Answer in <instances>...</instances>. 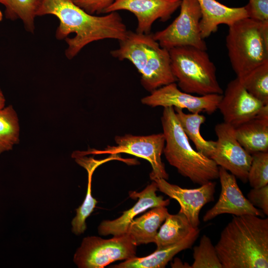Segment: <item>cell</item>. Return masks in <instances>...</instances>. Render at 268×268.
Here are the masks:
<instances>
[{"mask_svg": "<svg viewBox=\"0 0 268 268\" xmlns=\"http://www.w3.org/2000/svg\"><path fill=\"white\" fill-rule=\"evenodd\" d=\"M244 7L248 18L268 22V0H249Z\"/></svg>", "mask_w": 268, "mask_h": 268, "instance_id": "obj_29", "label": "cell"}, {"mask_svg": "<svg viewBox=\"0 0 268 268\" xmlns=\"http://www.w3.org/2000/svg\"><path fill=\"white\" fill-rule=\"evenodd\" d=\"M163 222L154 242L157 249L177 243L198 228L194 227L186 215L180 212L176 214L169 213Z\"/></svg>", "mask_w": 268, "mask_h": 268, "instance_id": "obj_21", "label": "cell"}, {"mask_svg": "<svg viewBox=\"0 0 268 268\" xmlns=\"http://www.w3.org/2000/svg\"><path fill=\"white\" fill-rule=\"evenodd\" d=\"M180 7L179 15L165 29L152 34L153 39L168 50L191 46L206 51V44L201 34V13L198 0H182Z\"/></svg>", "mask_w": 268, "mask_h": 268, "instance_id": "obj_8", "label": "cell"}, {"mask_svg": "<svg viewBox=\"0 0 268 268\" xmlns=\"http://www.w3.org/2000/svg\"><path fill=\"white\" fill-rule=\"evenodd\" d=\"M158 188L154 181L140 192L130 191L129 196L133 199H138L135 204L123 212L119 217L112 220L103 221L98 227L100 235L119 236L127 233L130 223L138 214L149 209L158 206H166L170 200H164L162 196H157Z\"/></svg>", "mask_w": 268, "mask_h": 268, "instance_id": "obj_16", "label": "cell"}, {"mask_svg": "<svg viewBox=\"0 0 268 268\" xmlns=\"http://www.w3.org/2000/svg\"><path fill=\"white\" fill-rule=\"evenodd\" d=\"M238 79L248 92L268 105V61Z\"/></svg>", "mask_w": 268, "mask_h": 268, "instance_id": "obj_24", "label": "cell"}, {"mask_svg": "<svg viewBox=\"0 0 268 268\" xmlns=\"http://www.w3.org/2000/svg\"><path fill=\"white\" fill-rule=\"evenodd\" d=\"M247 199L254 206L268 215V185L251 189L247 195Z\"/></svg>", "mask_w": 268, "mask_h": 268, "instance_id": "obj_30", "label": "cell"}, {"mask_svg": "<svg viewBox=\"0 0 268 268\" xmlns=\"http://www.w3.org/2000/svg\"><path fill=\"white\" fill-rule=\"evenodd\" d=\"M152 181L156 182L160 192L178 202L180 205L179 212L186 215L194 227H198L201 208L214 201L215 183L210 181L198 188L185 189L170 184L162 178L154 179Z\"/></svg>", "mask_w": 268, "mask_h": 268, "instance_id": "obj_14", "label": "cell"}, {"mask_svg": "<svg viewBox=\"0 0 268 268\" xmlns=\"http://www.w3.org/2000/svg\"><path fill=\"white\" fill-rule=\"evenodd\" d=\"M110 160L107 158L104 160L93 162L91 167H86L88 172V183L85 199L82 204L76 209V215L71 221L72 231L75 235L83 233L86 229V219L93 211L97 201L91 194V176L95 168L101 164Z\"/></svg>", "mask_w": 268, "mask_h": 268, "instance_id": "obj_26", "label": "cell"}, {"mask_svg": "<svg viewBox=\"0 0 268 268\" xmlns=\"http://www.w3.org/2000/svg\"><path fill=\"white\" fill-rule=\"evenodd\" d=\"M265 105L236 77L228 83L218 109L224 122L235 128L256 117Z\"/></svg>", "mask_w": 268, "mask_h": 268, "instance_id": "obj_12", "label": "cell"}, {"mask_svg": "<svg viewBox=\"0 0 268 268\" xmlns=\"http://www.w3.org/2000/svg\"><path fill=\"white\" fill-rule=\"evenodd\" d=\"M221 184L219 198L213 206L206 212L203 221H207L222 214L235 216L246 214L262 216V212L254 206L243 194L235 176L219 166Z\"/></svg>", "mask_w": 268, "mask_h": 268, "instance_id": "obj_15", "label": "cell"}, {"mask_svg": "<svg viewBox=\"0 0 268 268\" xmlns=\"http://www.w3.org/2000/svg\"><path fill=\"white\" fill-rule=\"evenodd\" d=\"M136 246L128 233L109 239L87 237L75 253L73 261L80 268H103L116 261L135 257Z\"/></svg>", "mask_w": 268, "mask_h": 268, "instance_id": "obj_7", "label": "cell"}, {"mask_svg": "<svg viewBox=\"0 0 268 268\" xmlns=\"http://www.w3.org/2000/svg\"><path fill=\"white\" fill-rule=\"evenodd\" d=\"M52 14L60 24L56 38L65 39L66 57L71 60L88 44L105 39L124 40L128 31L117 11L101 16L90 14L71 0H43L37 16Z\"/></svg>", "mask_w": 268, "mask_h": 268, "instance_id": "obj_1", "label": "cell"}, {"mask_svg": "<svg viewBox=\"0 0 268 268\" xmlns=\"http://www.w3.org/2000/svg\"><path fill=\"white\" fill-rule=\"evenodd\" d=\"M215 247L222 268H268V218L233 215Z\"/></svg>", "mask_w": 268, "mask_h": 268, "instance_id": "obj_2", "label": "cell"}, {"mask_svg": "<svg viewBox=\"0 0 268 268\" xmlns=\"http://www.w3.org/2000/svg\"><path fill=\"white\" fill-rule=\"evenodd\" d=\"M161 120L166 142L163 153L168 163L195 184L218 179L219 166L192 147L173 107L164 108Z\"/></svg>", "mask_w": 268, "mask_h": 268, "instance_id": "obj_4", "label": "cell"}, {"mask_svg": "<svg viewBox=\"0 0 268 268\" xmlns=\"http://www.w3.org/2000/svg\"><path fill=\"white\" fill-rule=\"evenodd\" d=\"M150 93L141 99L142 104L152 107L187 109L192 113L205 112L208 115L218 109L222 97V94H218L195 96L179 89L175 82L163 86Z\"/></svg>", "mask_w": 268, "mask_h": 268, "instance_id": "obj_11", "label": "cell"}, {"mask_svg": "<svg viewBox=\"0 0 268 268\" xmlns=\"http://www.w3.org/2000/svg\"><path fill=\"white\" fill-rule=\"evenodd\" d=\"M118 49L110 52L120 61L128 60L141 74L140 82L150 92L177 80L172 73L169 51L155 41L152 34H140L128 31L120 41Z\"/></svg>", "mask_w": 268, "mask_h": 268, "instance_id": "obj_3", "label": "cell"}, {"mask_svg": "<svg viewBox=\"0 0 268 268\" xmlns=\"http://www.w3.org/2000/svg\"><path fill=\"white\" fill-rule=\"evenodd\" d=\"M17 116L11 106L0 110V153L12 149L18 141Z\"/></svg>", "mask_w": 268, "mask_h": 268, "instance_id": "obj_25", "label": "cell"}, {"mask_svg": "<svg viewBox=\"0 0 268 268\" xmlns=\"http://www.w3.org/2000/svg\"><path fill=\"white\" fill-rule=\"evenodd\" d=\"M116 146H110L103 150L96 151L95 154L116 155L125 153L147 160L151 164L152 171L149 176L151 180L168 179L165 166L161 160L165 139L163 133L147 136H136L127 134L115 137Z\"/></svg>", "mask_w": 268, "mask_h": 268, "instance_id": "obj_9", "label": "cell"}, {"mask_svg": "<svg viewBox=\"0 0 268 268\" xmlns=\"http://www.w3.org/2000/svg\"><path fill=\"white\" fill-rule=\"evenodd\" d=\"M174 109L184 133L195 144L196 150L210 158L214 151L216 141L205 140L201 134V126L205 121V117L199 113L186 114L181 109Z\"/></svg>", "mask_w": 268, "mask_h": 268, "instance_id": "obj_22", "label": "cell"}, {"mask_svg": "<svg viewBox=\"0 0 268 268\" xmlns=\"http://www.w3.org/2000/svg\"><path fill=\"white\" fill-rule=\"evenodd\" d=\"M182 0H115L104 13L120 10L132 12L136 16V32L151 33L153 23L158 19L165 22L180 7Z\"/></svg>", "mask_w": 268, "mask_h": 268, "instance_id": "obj_13", "label": "cell"}, {"mask_svg": "<svg viewBox=\"0 0 268 268\" xmlns=\"http://www.w3.org/2000/svg\"><path fill=\"white\" fill-rule=\"evenodd\" d=\"M171 68L182 91L200 96L223 94L217 80L216 67L206 51L191 46L168 50Z\"/></svg>", "mask_w": 268, "mask_h": 268, "instance_id": "obj_6", "label": "cell"}, {"mask_svg": "<svg viewBox=\"0 0 268 268\" xmlns=\"http://www.w3.org/2000/svg\"><path fill=\"white\" fill-rule=\"evenodd\" d=\"M169 214L166 206L152 208L130 223L127 233L137 246L154 243L159 228Z\"/></svg>", "mask_w": 268, "mask_h": 268, "instance_id": "obj_20", "label": "cell"}, {"mask_svg": "<svg viewBox=\"0 0 268 268\" xmlns=\"http://www.w3.org/2000/svg\"><path fill=\"white\" fill-rule=\"evenodd\" d=\"M7 19H20L26 31L34 33L35 19L43 0H2Z\"/></svg>", "mask_w": 268, "mask_h": 268, "instance_id": "obj_23", "label": "cell"}, {"mask_svg": "<svg viewBox=\"0 0 268 268\" xmlns=\"http://www.w3.org/2000/svg\"><path fill=\"white\" fill-rule=\"evenodd\" d=\"M252 161L248 175V181L252 188L268 185V152L251 154Z\"/></svg>", "mask_w": 268, "mask_h": 268, "instance_id": "obj_28", "label": "cell"}, {"mask_svg": "<svg viewBox=\"0 0 268 268\" xmlns=\"http://www.w3.org/2000/svg\"><path fill=\"white\" fill-rule=\"evenodd\" d=\"M214 131L217 139L214 151L210 158L218 166L246 183L252 161V155L238 141L233 126L222 122L215 126Z\"/></svg>", "mask_w": 268, "mask_h": 268, "instance_id": "obj_10", "label": "cell"}, {"mask_svg": "<svg viewBox=\"0 0 268 268\" xmlns=\"http://www.w3.org/2000/svg\"><path fill=\"white\" fill-rule=\"evenodd\" d=\"M201 16L200 21L203 39L215 32L220 24L230 26L237 21L248 17L244 6L230 7L216 0H198Z\"/></svg>", "mask_w": 268, "mask_h": 268, "instance_id": "obj_17", "label": "cell"}, {"mask_svg": "<svg viewBox=\"0 0 268 268\" xmlns=\"http://www.w3.org/2000/svg\"><path fill=\"white\" fill-rule=\"evenodd\" d=\"M5 98L0 88V110L3 108L5 104Z\"/></svg>", "mask_w": 268, "mask_h": 268, "instance_id": "obj_32", "label": "cell"}, {"mask_svg": "<svg viewBox=\"0 0 268 268\" xmlns=\"http://www.w3.org/2000/svg\"><path fill=\"white\" fill-rule=\"evenodd\" d=\"M2 17H3L2 13L1 11L0 10V21H1L2 20Z\"/></svg>", "mask_w": 268, "mask_h": 268, "instance_id": "obj_33", "label": "cell"}, {"mask_svg": "<svg viewBox=\"0 0 268 268\" xmlns=\"http://www.w3.org/2000/svg\"><path fill=\"white\" fill-rule=\"evenodd\" d=\"M200 233L199 228L183 240L173 245L157 249L152 254L143 257L126 260L114 265L115 268H163L180 252L190 248Z\"/></svg>", "mask_w": 268, "mask_h": 268, "instance_id": "obj_19", "label": "cell"}, {"mask_svg": "<svg viewBox=\"0 0 268 268\" xmlns=\"http://www.w3.org/2000/svg\"><path fill=\"white\" fill-rule=\"evenodd\" d=\"M193 258L191 268H222L215 246L205 235L201 237L199 245L194 247Z\"/></svg>", "mask_w": 268, "mask_h": 268, "instance_id": "obj_27", "label": "cell"}, {"mask_svg": "<svg viewBox=\"0 0 268 268\" xmlns=\"http://www.w3.org/2000/svg\"><path fill=\"white\" fill-rule=\"evenodd\" d=\"M228 27V55L237 77L241 78L268 61V22L246 17Z\"/></svg>", "mask_w": 268, "mask_h": 268, "instance_id": "obj_5", "label": "cell"}, {"mask_svg": "<svg viewBox=\"0 0 268 268\" xmlns=\"http://www.w3.org/2000/svg\"><path fill=\"white\" fill-rule=\"evenodd\" d=\"M241 146L251 154L268 152V105L253 119L234 128Z\"/></svg>", "mask_w": 268, "mask_h": 268, "instance_id": "obj_18", "label": "cell"}, {"mask_svg": "<svg viewBox=\"0 0 268 268\" xmlns=\"http://www.w3.org/2000/svg\"><path fill=\"white\" fill-rule=\"evenodd\" d=\"M75 4L87 13L94 15L104 13L105 10L110 6L115 0H71Z\"/></svg>", "mask_w": 268, "mask_h": 268, "instance_id": "obj_31", "label": "cell"}, {"mask_svg": "<svg viewBox=\"0 0 268 268\" xmlns=\"http://www.w3.org/2000/svg\"><path fill=\"white\" fill-rule=\"evenodd\" d=\"M0 3H1V4L2 3V0H0Z\"/></svg>", "mask_w": 268, "mask_h": 268, "instance_id": "obj_34", "label": "cell"}]
</instances>
